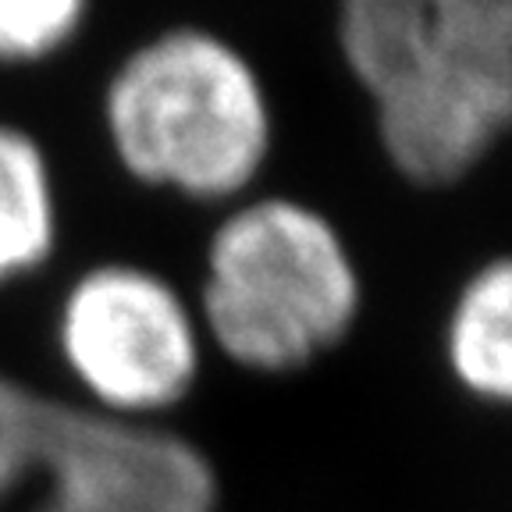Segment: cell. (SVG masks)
Listing matches in <instances>:
<instances>
[{"label":"cell","instance_id":"1","mask_svg":"<svg viewBox=\"0 0 512 512\" xmlns=\"http://www.w3.org/2000/svg\"><path fill=\"white\" fill-rule=\"evenodd\" d=\"M100 125L121 175L210 210L264 189L278 150L264 68L200 22L164 25L121 54L100 93Z\"/></svg>","mask_w":512,"mask_h":512},{"label":"cell","instance_id":"2","mask_svg":"<svg viewBox=\"0 0 512 512\" xmlns=\"http://www.w3.org/2000/svg\"><path fill=\"white\" fill-rule=\"evenodd\" d=\"M192 299L210 356L253 377H296L360 328L367 281L328 210L256 189L217 210Z\"/></svg>","mask_w":512,"mask_h":512},{"label":"cell","instance_id":"3","mask_svg":"<svg viewBox=\"0 0 512 512\" xmlns=\"http://www.w3.org/2000/svg\"><path fill=\"white\" fill-rule=\"evenodd\" d=\"M54 345L79 406L153 424H171L210 360L192 292L139 260L75 274L57 303Z\"/></svg>","mask_w":512,"mask_h":512},{"label":"cell","instance_id":"4","mask_svg":"<svg viewBox=\"0 0 512 512\" xmlns=\"http://www.w3.org/2000/svg\"><path fill=\"white\" fill-rule=\"evenodd\" d=\"M32 512H221L224 480L189 434L57 399Z\"/></svg>","mask_w":512,"mask_h":512},{"label":"cell","instance_id":"5","mask_svg":"<svg viewBox=\"0 0 512 512\" xmlns=\"http://www.w3.org/2000/svg\"><path fill=\"white\" fill-rule=\"evenodd\" d=\"M370 107L395 178L427 192L463 185L512 139V54L441 40Z\"/></svg>","mask_w":512,"mask_h":512},{"label":"cell","instance_id":"6","mask_svg":"<svg viewBox=\"0 0 512 512\" xmlns=\"http://www.w3.org/2000/svg\"><path fill=\"white\" fill-rule=\"evenodd\" d=\"M441 363L470 402L512 413V249L484 256L452 288Z\"/></svg>","mask_w":512,"mask_h":512},{"label":"cell","instance_id":"7","mask_svg":"<svg viewBox=\"0 0 512 512\" xmlns=\"http://www.w3.org/2000/svg\"><path fill=\"white\" fill-rule=\"evenodd\" d=\"M61 242V192L29 128L0 121V285L32 278Z\"/></svg>","mask_w":512,"mask_h":512},{"label":"cell","instance_id":"8","mask_svg":"<svg viewBox=\"0 0 512 512\" xmlns=\"http://www.w3.org/2000/svg\"><path fill=\"white\" fill-rule=\"evenodd\" d=\"M335 50L367 100L399 86L441 43L431 0H335Z\"/></svg>","mask_w":512,"mask_h":512},{"label":"cell","instance_id":"9","mask_svg":"<svg viewBox=\"0 0 512 512\" xmlns=\"http://www.w3.org/2000/svg\"><path fill=\"white\" fill-rule=\"evenodd\" d=\"M57 399L0 370V509L40 477Z\"/></svg>","mask_w":512,"mask_h":512},{"label":"cell","instance_id":"10","mask_svg":"<svg viewBox=\"0 0 512 512\" xmlns=\"http://www.w3.org/2000/svg\"><path fill=\"white\" fill-rule=\"evenodd\" d=\"M96 0H0V68L54 61L89 25Z\"/></svg>","mask_w":512,"mask_h":512},{"label":"cell","instance_id":"11","mask_svg":"<svg viewBox=\"0 0 512 512\" xmlns=\"http://www.w3.org/2000/svg\"><path fill=\"white\" fill-rule=\"evenodd\" d=\"M438 36L512 54V0H431Z\"/></svg>","mask_w":512,"mask_h":512}]
</instances>
